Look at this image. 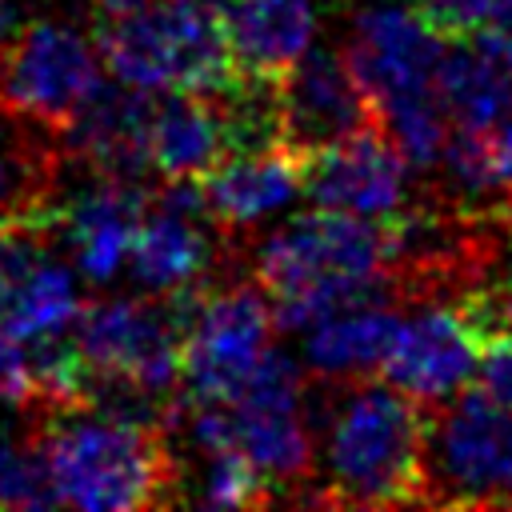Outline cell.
I'll use <instances>...</instances> for the list:
<instances>
[{
	"label": "cell",
	"mask_w": 512,
	"mask_h": 512,
	"mask_svg": "<svg viewBox=\"0 0 512 512\" xmlns=\"http://www.w3.org/2000/svg\"><path fill=\"white\" fill-rule=\"evenodd\" d=\"M152 196L140 180L92 172L64 204H56V232L64 236L72 264L92 284H108L132 252L140 220Z\"/></svg>",
	"instance_id": "obj_16"
},
{
	"label": "cell",
	"mask_w": 512,
	"mask_h": 512,
	"mask_svg": "<svg viewBox=\"0 0 512 512\" xmlns=\"http://www.w3.org/2000/svg\"><path fill=\"white\" fill-rule=\"evenodd\" d=\"M52 228L0 224V332L16 340L68 332L80 316L72 272L48 256Z\"/></svg>",
	"instance_id": "obj_15"
},
{
	"label": "cell",
	"mask_w": 512,
	"mask_h": 512,
	"mask_svg": "<svg viewBox=\"0 0 512 512\" xmlns=\"http://www.w3.org/2000/svg\"><path fill=\"white\" fill-rule=\"evenodd\" d=\"M232 448H240L268 488H292L312 476V432L304 420V376L284 352H268L248 384L224 404Z\"/></svg>",
	"instance_id": "obj_9"
},
{
	"label": "cell",
	"mask_w": 512,
	"mask_h": 512,
	"mask_svg": "<svg viewBox=\"0 0 512 512\" xmlns=\"http://www.w3.org/2000/svg\"><path fill=\"white\" fill-rule=\"evenodd\" d=\"M36 400H40V388H36V368H32L28 340H16V336L0 332V404L36 408Z\"/></svg>",
	"instance_id": "obj_27"
},
{
	"label": "cell",
	"mask_w": 512,
	"mask_h": 512,
	"mask_svg": "<svg viewBox=\"0 0 512 512\" xmlns=\"http://www.w3.org/2000/svg\"><path fill=\"white\" fill-rule=\"evenodd\" d=\"M432 408L388 380L352 384L328 412L320 444L324 504L396 508L428 500Z\"/></svg>",
	"instance_id": "obj_1"
},
{
	"label": "cell",
	"mask_w": 512,
	"mask_h": 512,
	"mask_svg": "<svg viewBox=\"0 0 512 512\" xmlns=\"http://www.w3.org/2000/svg\"><path fill=\"white\" fill-rule=\"evenodd\" d=\"M52 488L72 508H152L168 500L172 452L160 424L116 416L96 404L44 412L36 428Z\"/></svg>",
	"instance_id": "obj_3"
},
{
	"label": "cell",
	"mask_w": 512,
	"mask_h": 512,
	"mask_svg": "<svg viewBox=\"0 0 512 512\" xmlns=\"http://www.w3.org/2000/svg\"><path fill=\"white\" fill-rule=\"evenodd\" d=\"M272 496L276 492L268 488V480L256 472V464L240 448L204 452V472L196 488V500L204 508H252V504H268Z\"/></svg>",
	"instance_id": "obj_24"
},
{
	"label": "cell",
	"mask_w": 512,
	"mask_h": 512,
	"mask_svg": "<svg viewBox=\"0 0 512 512\" xmlns=\"http://www.w3.org/2000/svg\"><path fill=\"white\" fill-rule=\"evenodd\" d=\"M252 276L272 300L276 324L304 328L340 300L388 292L384 220L312 204L256 244Z\"/></svg>",
	"instance_id": "obj_2"
},
{
	"label": "cell",
	"mask_w": 512,
	"mask_h": 512,
	"mask_svg": "<svg viewBox=\"0 0 512 512\" xmlns=\"http://www.w3.org/2000/svg\"><path fill=\"white\" fill-rule=\"evenodd\" d=\"M276 312L260 284H200L188 300L180 384L192 404H228L272 352Z\"/></svg>",
	"instance_id": "obj_6"
},
{
	"label": "cell",
	"mask_w": 512,
	"mask_h": 512,
	"mask_svg": "<svg viewBox=\"0 0 512 512\" xmlns=\"http://www.w3.org/2000/svg\"><path fill=\"white\" fill-rule=\"evenodd\" d=\"M232 68L244 76L284 80L312 48L316 0H216Z\"/></svg>",
	"instance_id": "obj_19"
},
{
	"label": "cell",
	"mask_w": 512,
	"mask_h": 512,
	"mask_svg": "<svg viewBox=\"0 0 512 512\" xmlns=\"http://www.w3.org/2000/svg\"><path fill=\"white\" fill-rule=\"evenodd\" d=\"M60 504L40 440L32 436H8L0 432V508H48Z\"/></svg>",
	"instance_id": "obj_25"
},
{
	"label": "cell",
	"mask_w": 512,
	"mask_h": 512,
	"mask_svg": "<svg viewBox=\"0 0 512 512\" xmlns=\"http://www.w3.org/2000/svg\"><path fill=\"white\" fill-rule=\"evenodd\" d=\"M480 336L456 304H424L396 324V336L380 360V380L424 400L444 404L476 380Z\"/></svg>",
	"instance_id": "obj_12"
},
{
	"label": "cell",
	"mask_w": 512,
	"mask_h": 512,
	"mask_svg": "<svg viewBox=\"0 0 512 512\" xmlns=\"http://www.w3.org/2000/svg\"><path fill=\"white\" fill-rule=\"evenodd\" d=\"M152 92L132 88L112 76V84H96V92L76 108V116L60 128L68 136L72 156L100 176L140 180L152 172L148 164V124H152Z\"/></svg>",
	"instance_id": "obj_17"
},
{
	"label": "cell",
	"mask_w": 512,
	"mask_h": 512,
	"mask_svg": "<svg viewBox=\"0 0 512 512\" xmlns=\"http://www.w3.org/2000/svg\"><path fill=\"white\" fill-rule=\"evenodd\" d=\"M400 316L388 304V292H368L340 300L312 316L304 332V364L324 380H356L360 372L380 368Z\"/></svg>",
	"instance_id": "obj_20"
},
{
	"label": "cell",
	"mask_w": 512,
	"mask_h": 512,
	"mask_svg": "<svg viewBox=\"0 0 512 512\" xmlns=\"http://www.w3.org/2000/svg\"><path fill=\"white\" fill-rule=\"evenodd\" d=\"M432 504H512V412L480 388L432 408L428 428Z\"/></svg>",
	"instance_id": "obj_7"
},
{
	"label": "cell",
	"mask_w": 512,
	"mask_h": 512,
	"mask_svg": "<svg viewBox=\"0 0 512 512\" xmlns=\"http://www.w3.org/2000/svg\"><path fill=\"white\" fill-rule=\"evenodd\" d=\"M100 84V48L60 20H40L0 44V104L44 128H64Z\"/></svg>",
	"instance_id": "obj_8"
},
{
	"label": "cell",
	"mask_w": 512,
	"mask_h": 512,
	"mask_svg": "<svg viewBox=\"0 0 512 512\" xmlns=\"http://www.w3.org/2000/svg\"><path fill=\"white\" fill-rule=\"evenodd\" d=\"M212 212L204 204L200 180H168L152 196L140 232L128 252V276L148 296H180L208 284L216 264Z\"/></svg>",
	"instance_id": "obj_10"
},
{
	"label": "cell",
	"mask_w": 512,
	"mask_h": 512,
	"mask_svg": "<svg viewBox=\"0 0 512 512\" xmlns=\"http://www.w3.org/2000/svg\"><path fill=\"white\" fill-rule=\"evenodd\" d=\"M200 192L220 228H252L304 196L300 156L284 144L228 152L208 176H200Z\"/></svg>",
	"instance_id": "obj_18"
},
{
	"label": "cell",
	"mask_w": 512,
	"mask_h": 512,
	"mask_svg": "<svg viewBox=\"0 0 512 512\" xmlns=\"http://www.w3.org/2000/svg\"><path fill=\"white\" fill-rule=\"evenodd\" d=\"M472 40H484V44H492L500 56L512 60V0H496L488 24H484L480 36H472Z\"/></svg>",
	"instance_id": "obj_29"
},
{
	"label": "cell",
	"mask_w": 512,
	"mask_h": 512,
	"mask_svg": "<svg viewBox=\"0 0 512 512\" xmlns=\"http://www.w3.org/2000/svg\"><path fill=\"white\" fill-rule=\"evenodd\" d=\"M232 152L220 108L208 92H164L152 104L148 164L164 180H200Z\"/></svg>",
	"instance_id": "obj_21"
},
{
	"label": "cell",
	"mask_w": 512,
	"mask_h": 512,
	"mask_svg": "<svg viewBox=\"0 0 512 512\" xmlns=\"http://www.w3.org/2000/svg\"><path fill=\"white\" fill-rule=\"evenodd\" d=\"M456 308L464 312V320L472 324V332L480 336V344L496 332H512V264L500 280H480L468 284V292L456 300Z\"/></svg>",
	"instance_id": "obj_26"
},
{
	"label": "cell",
	"mask_w": 512,
	"mask_h": 512,
	"mask_svg": "<svg viewBox=\"0 0 512 512\" xmlns=\"http://www.w3.org/2000/svg\"><path fill=\"white\" fill-rule=\"evenodd\" d=\"M192 292H180V296L144 292L140 300L112 296L80 308L72 332L84 360L92 364L96 384H124V388L168 400V392L180 384L184 324H188Z\"/></svg>",
	"instance_id": "obj_5"
},
{
	"label": "cell",
	"mask_w": 512,
	"mask_h": 512,
	"mask_svg": "<svg viewBox=\"0 0 512 512\" xmlns=\"http://www.w3.org/2000/svg\"><path fill=\"white\" fill-rule=\"evenodd\" d=\"M444 44L448 40L436 36L412 4H368L356 16V32L344 56L380 112L400 96L436 88L432 80Z\"/></svg>",
	"instance_id": "obj_13"
},
{
	"label": "cell",
	"mask_w": 512,
	"mask_h": 512,
	"mask_svg": "<svg viewBox=\"0 0 512 512\" xmlns=\"http://www.w3.org/2000/svg\"><path fill=\"white\" fill-rule=\"evenodd\" d=\"M296 156H300L304 196L320 208H340L368 220H384L404 208L408 160L380 128H368Z\"/></svg>",
	"instance_id": "obj_11"
},
{
	"label": "cell",
	"mask_w": 512,
	"mask_h": 512,
	"mask_svg": "<svg viewBox=\"0 0 512 512\" xmlns=\"http://www.w3.org/2000/svg\"><path fill=\"white\" fill-rule=\"evenodd\" d=\"M104 68L152 96L212 92L232 80V52L216 0L108 4L92 32Z\"/></svg>",
	"instance_id": "obj_4"
},
{
	"label": "cell",
	"mask_w": 512,
	"mask_h": 512,
	"mask_svg": "<svg viewBox=\"0 0 512 512\" xmlns=\"http://www.w3.org/2000/svg\"><path fill=\"white\" fill-rule=\"evenodd\" d=\"M40 128L44 124L16 116L0 104V224H36L56 232V152Z\"/></svg>",
	"instance_id": "obj_23"
},
{
	"label": "cell",
	"mask_w": 512,
	"mask_h": 512,
	"mask_svg": "<svg viewBox=\"0 0 512 512\" xmlns=\"http://www.w3.org/2000/svg\"><path fill=\"white\" fill-rule=\"evenodd\" d=\"M504 220H508V228H512V180H508V192H504Z\"/></svg>",
	"instance_id": "obj_31"
},
{
	"label": "cell",
	"mask_w": 512,
	"mask_h": 512,
	"mask_svg": "<svg viewBox=\"0 0 512 512\" xmlns=\"http://www.w3.org/2000/svg\"><path fill=\"white\" fill-rule=\"evenodd\" d=\"M496 156H500V172H504V180H512V116L496 128Z\"/></svg>",
	"instance_id": "obj_30"
},
{
	"label": "cell",
	"mask_w": 512,
	"mask_h": 512,
	"mask_svg": "<svg viewBox=\"0 0 512 512\" xmlns=\"http://www.w3.org/2000/svg\"><path fill=\"white\" fill-rule=\"evenodd\" d=\"M100 4H104V8H108V4H128V0H100Z\"/></svg>",
	"instance_id": "obj_32"
},
{
	"label": "cell",
	"mask_w": 512,
	"mask_h": 512,
	"mask_svg": "<svg viewBox=\"0 0 512 512\" xmlns=\"http://www.w3.org/2000/svg\"><path fill=\"white\" fill-rule=\"evenodd\" d=\"M476 388L512 412V332H496L480 344L476 360Z\"/></svg>",
	"instance_id": "obj_28"
},
{
	"label": "cell",
	"mask_w": 512,
	"mask_h": 512,
	"mask_svg": "<svg viewBox=\"0 0 512 512\" xmlns=\"http://www.w3.org/2000/svg\"><path fill=\"white\" fill-rule=\"evenodd\" d=\"M280 108H284V148L292 152H308L380 128L368 88L352 72L348 56L332 48H308L292 64V72L280 84Z\"/></svg>",
	"instance_id": "obj_14"
},
{
	"label": "cell",
	"mask_w": 512,
	"mask_h": 512,
	"mask_svg": "<svg viewBox=\"0 0 512 512\" xmlns=\"http://www.w3.org/2000/svg\"><path fill=\"white\" fill-rule=\"evenodd\" d=\"M432 84L460 128H500L512 116V60L484 40H448Z\"/></svg>",
	"instance_id": "obj_22"
}]
</instances>
